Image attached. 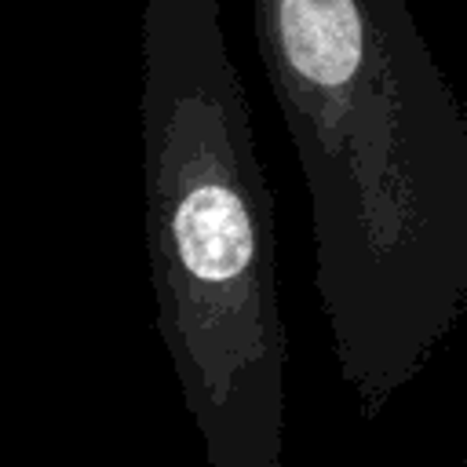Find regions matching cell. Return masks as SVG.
Masks as SVG:
<instances>
[{"mask_svg":"<svg viewBox=\"0 0 467 467\" xmlns=\"http://www.w3.org/2000/svg\"><path fill=\"white\" fill-rule=\"evenodd\" d=\"M303 164L314 288L365 416L409 387L467 306V117L409 0H252Z\"/></svg>","mask_w":467,"mask_h":467,"instance_id":"1","label":"cell"},{"mask_svg":"<svg viewBox=\"0 0 467 467\" xmlns=\"http://www.w3.org/2000/svg\"><path fill=\"white\" fill-rule=\"evenodd\" d=\"M139 117L157 328L204 463L281 467L274 201L219 0L142 4Z\"/></svg>","mask_w":467,"mask_h":467,"instance_id":"2","label":"cell"}]
</instances>
